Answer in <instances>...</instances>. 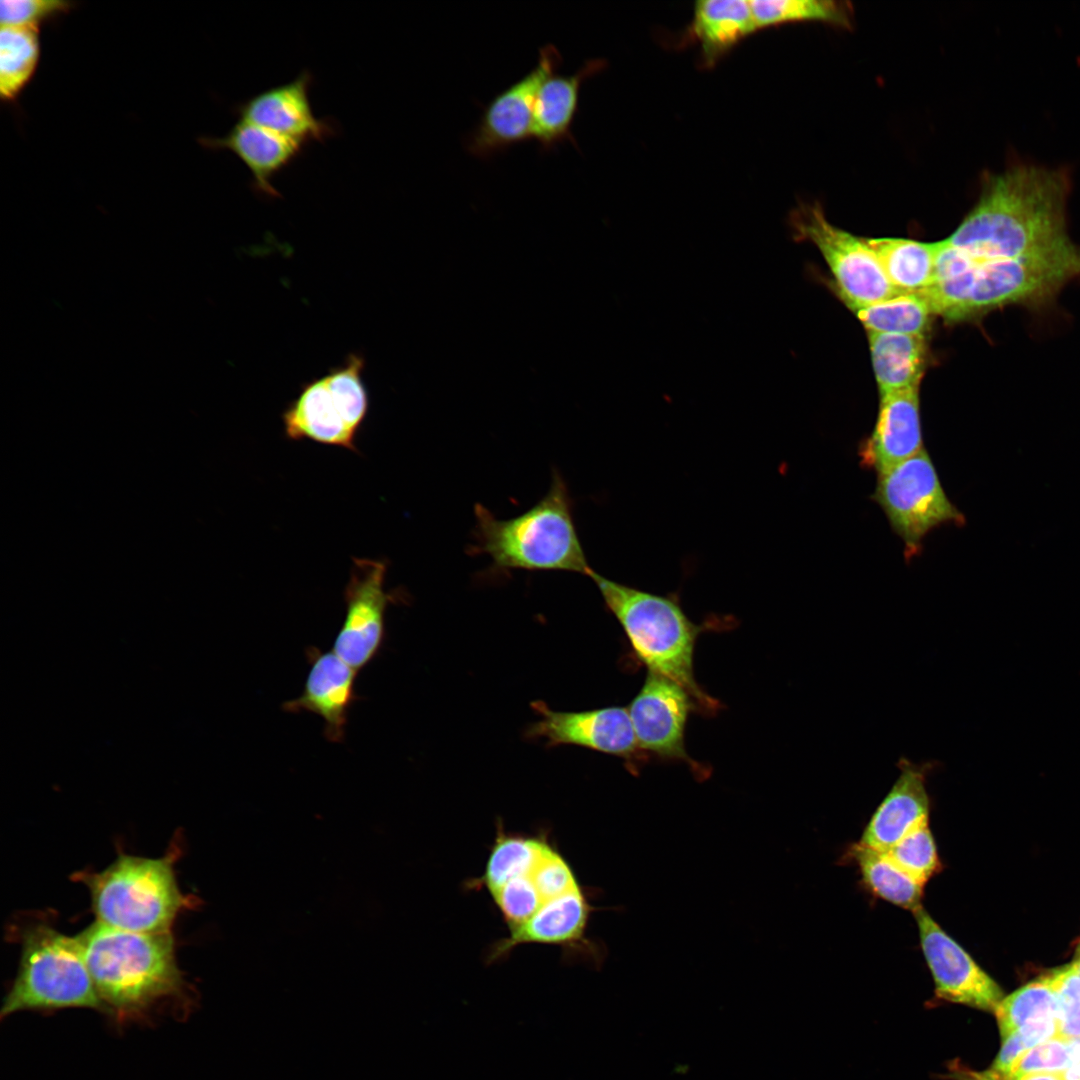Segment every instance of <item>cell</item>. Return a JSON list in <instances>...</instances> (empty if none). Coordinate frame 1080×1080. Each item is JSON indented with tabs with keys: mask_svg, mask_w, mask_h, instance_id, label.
<instances>
[{
	"mask_svg": "<svg viewBox=\"0 0 1080 1080\" xmlns=\"http://www.w3.org/2000/svg\"><path fill=\"white\" fill-rule=\"evenodd\" d=\"M1070 177L1064 169L1016 165L985 177L973 209L945 239L978 260L1017 258L1071 244Z\"/></svg>",
	"mask_w": 1080,
	"mask_h": 1080,
	"instance_id": "1",
	"label": "cell"
},
{
	"mask_svg": "<svg viewBox=\"0 0 1080 1080\" xmlns=\"http://www.w3.org/2000/svg\"><path fill=\"white\" fill-rule=\"evenodd\" d=\"M75 936L105 1014L119 1023L167 1004L192 1006L194 991L178 965L172 931L132 932L95 921Z\"/></svg>",
	"mask_w": 1080,
	"mask_h": 1080,
	"instance_id": "2",
	"label": "cell"
},
{
	"mask_svg": "<svg viewBox=\"0 0 1080 1080\" xmlns=\"http://www.w3.org/2000/svg\"><path fill=\"white\" fill-rule=\"evenodd\" d=\"M1080 274V250L1071 243L1017 258L978 260L938 278L922 294L934 314L949 322L975 319L1008 305L1047 301Z\"/></svg>",
	"mask_w": 1080,
	"mask_h": 1080,
	"instance_id": "3",
	"label": "cell"
},
{
	"mask_svg": "<svg viewBox=\"0 0 1080 1080\" xmlns=\"http://www.w3.org/2000/svg\"><path fill=\"white\" fill-rule=\"evenodd\" d=\"M474 551L501 570L592 572L577 533L573 502L562 475L554 472L547 493L518 516L499 519L474 508Z\"/></svg>",
	"mask_w": 1080,
	"mask_h": 1080,
	"instance_id": "4",
	"label": "cell"
},
{
	"mask_svg": "<svg viewBox=\"0 0 1080 1080\" xmlns=\"http://www.w3.org/2000/svg\"><path fill=\"white\" fill-rule=\"evenodd\" d=\"M630 646L648 671L665 676L688 691L700 712L712 714L719 702L703 691L694 676V650L702 625L692 622L676 594L661 595L619 583L592 570L589 576Z\"/></svg>",
	"mask_w": 1080,
	"mask_h": 1080,
	"instance_id": "5",
	"label": "cell"
},
{
	"mask_svg": "<svg viewBox=\"0 0 1080 1080\" xmlns=\"http://www.w3.org/2000/svg\"><path fill=\"white\" fill-rule=\"evenodd\" d=\"M180 854L177 844L157 858L119 852L104 869L76 872L72 879L88 889L96 921L125 931L171 932L178 916L200 903L178 885Z\"/></svg>",
	"mask_w": 1080,
	"mask_h": 1080,
	"instance_id": "6",
	"label": "cell"
},
{
	"mask_svg": "<svg viewBox=\"0 0 1080 1080\" xmlns=\"http://www.w3.org/2000/svg\"><path fill=\"white\" fill-rule=\"evenodd\" d=\"M20 959L3 999L1 1019L20 1011L90 1008L105 1013L76 936L35 919L17 933Z\"/></svg>",
	"mask_w": 1080,
	"mask_h": 1080,
	"instance_id": "7",
	"label": "cell"
},
{
	"mask_svg": "<svg viewBox=\"0 0 1080 1080\" xmlns=\"http://www.w3.org/2000/svg\"><path fill=\"white\" fill-rule=\"evenodd\" d=\"M877 475L871 499L902 540L906 560L921 552L922 542L932 530L947 524L965 525L964 514L946 495L926 449Z\"/></svg>",
	"mask_w": 1080,
	"mask_h": 1080,
	"instance_id": "8",
	"label": "cell"
},
{
	"mask_svg": "<svg viewBox=\"0 0 1080 1080\" xmlns=\"http://www.w3.org/2000/svg\"><path fill=\"white\" fill-rule=\"evenodd\" d=\"M791 226L796 239L813 243L821 252L841 297L852 310L898 294L866 238L830 223L818 204L795 209Z\"/></svg>",
	"mask_w": 1080,
	"mask_h": 1080,
	"instance_id": "9",
	"label": "cell"
},
{
	"mask_svg": "<svg viewBox=\"0 0 1080 1080\" xmlns=\"http://www.w3.org/2000/svg\"><path fill=\"white\" fill-rule=\"evenodd\" d=\"M387 562L353 558L344 590L345 616L333 651L356 671L379 654L386 634L385 617L397 592L385 590Z\"/></svg>",
	"mask_w": 1080,
	"mask_h": 1080,
	"instance_id": "10",
	"label": "cell"
},
{
	"mask_svg": "<svg viewBox=\"0 0 1080 1080\" xmlns=\"http://www.w3.org/2000/svg\"><path fill=\"white\" fill-rule=\"evenodd\" d=\"M561 64L562 56L553 44L541 47L535 67L484 107L477 125L465 138L466 151L487 159L530 139L538 91Z\"/></svg>",
	"mask_w": 1080,
	"mask_h": 1080,
	"instance_id": "11",
	"label": "cell"
},
{
	"mask_svg": "<svg viewBox=\"0 0 1080 1080\" xmlns=\"http://www.w3.org/2000/svg\"><path fill=\"white\" fill-rule=\"evenodd\" d=\"M627 709L643 753L662 760L683 761L697 773L702 770L685 748L689 714L698 710L686 689L665 676L648 671Z\"/></svg>",
	"mask_w": 1080,
	"mask_h": 1080,
	"instance_id": "12",
	"label": "cell"
},
{
	"mask_svg": "<svg viewBox=\"0 0 1080 1080\" xmlns=\"http://www.w3.org/2000/svg\"><path fill=\"white\" fill-rule=\"evenodd\" d=\"M539 718L526 732L529 738L543 739L548 746L576 745L630 762L632 771L646 758L640 750L627 707L609 706L565 712L533 703Z\"/></svg>",
	"mask_w": 1080,
	"mask_h": 1080,
	"instance_id": "13",
	"label": "cell"
},
{
	"mask_svg": "<svg viewBox=\"0 0 1080 1080\" xmlns=\"http://www.w3.org/2000/svg\"><path fill=\"white\" fill-rule=\"evenodd\" d=\"M913 913L937 998L995 1012L1003 999L999 985L923 907Z\"/></svg>",
	"mask_w": 1080,
	"mask_h": 1080,
	"instance_id": "14",
	"label": "cell"
},
{
	"mask_svg": "<svg viewBox=\"0 0 1080 1080\" xmlns=\"http://www.w3.org/2000/svg\"><path fill=\"white\" fill-rule=\"evenodd\" d=\"M313 76L302 71L293 80L265 89L237 104L238 119L310 144L337 134L335 120L317 117L310 101Z\"/></svg>",
	"mask_w": 1080,
	"mask_h": 1080,
	"instance_id": "15",
	"label": "cell"
},
{
	"mask_svg": "<svg viewBox=\"0 0 1080 1080\" xmlns=\"http://www.w3.org/2000/svg\"><path fill=\"white\" fill-rule=\"evenodd\" d=\"M593 908L582 887L545 902L524 923L509 929V935L498 940L489 950L488 962L504 957L523 944H550L584 951L599 965L601 953L586 937Z\"/></svg>",
	"mask_w": 1080,
	"mask_h": 1080,
	"instance_id": "16",
	"label": "cell"
},
{
	"mask_svg": "<svg viewBox=\"0 0 1080 1080\" xmlns=\"http://www.w3.org/2000/svg\"><path fill=\"white\" fill-rule=\"evenodd\" d=\"M310 669L302 693L286 701L282 709L289 713L309 712L324 721V736L333 743L344 740L348 714L358 699L355 692L357 671L333 650L306 649Z\"/></svg>",
	"mask_w": 1080,
	"mask_h": 1080,
	"instance_id": "17",
	"label": "cell"
},
{
	"mask_svg": "<svg viewBox=\"0 0 1080 1080\" xmlns=\"http://www.w3.org/2000/svg\"><path fill=\"white\" fill-rule=\"evenodd\" d=\"M899 775L868 821L859 843L887 851L910 832L929 822L927 778L935 762H897Z\"/></svg>",
	"mask_w": 1080,
	"mask_h": 1080,
	"instance_id": "18",
	"label": "cell"
},
{
	"mask_svg": "<svg viewBox=\"0 0 1080 1080\" xmlns=\"http://www.w3.org/2000/svg\"><path fill=\"white\" fill-rule=\"evenodd\" d=\"M919 388L881 395L873 430L859 445L858 455L864 468L880 474L925 449Z\"/></svg>",
	"mask_w": 1080,
	"mask_h": 1080,
	"instance_id": "19",
	"label": "cell"
},
{
	"mask_svg": "<svg viewBox=\"0 0 1080 1080\" xmlns=\"http://www.w3.org/2000/svg\"><path fill=\"white\" fill-rule=\"evenodd\" d=\"M202 146L226 150L237 156L251 173L253 190L265 197H279L273 179L294 163L308 143L240 120L221 137H201Z\"/></svg>",
	"mask_w": 1080,
	"mask_h": 1080,
	"instance_id": "20",
	"label": "cell"
},
{
	"mask_svg": "<svg viewBox=\"0 0 1080 1080\" xmlns=\"http://www.w3.org/2000/svg\"><path fill=\"white\" fill-rule=\"evenodd\" d=\"M281 419L285 437L291 441L310 440L358 453V432L348 424L324 376L304 383Z\"/></svg>",
	"mask_w": 1080,
	"mask_h": 1080,
	"instance_id": "21",
	"label": "cell"
},
{
	"mask_svg": "<svg viewBox=\"0 0 1080 1080\" xmlns=\"http://www.w3.org/2000/svg\"><path fill=\"white\" fill-rule=\"evenodd\" d=\"M602 59L588 60L572 75L555 73L541 85L533 111L531 138L541 150L549 152L563 141L576 145L571 126L578 112L582 82L601 71Z\"/></svg>",
	"mask_w": 1080,
	"mask_h": 1080,
	"instance_id": "22",
	"label": "cell"
},
{
	"mask_svg": "<svg viewBox=\"0 0 1080 1080\" xmlns=\"http://www.w3.org/2000/svg\"><path fill=\"white\" fill-rule=\"evenodd\" d=\"M691 29L705 63L713 64L757 26L749 1L702 0L695 3Z\"/></svg>",
	"mask_w": 1080,
	"mask_h": 1080,
	"instance_id": "23",
	"label": "cell"
},
{
	"mask_svg": "<svg viewBox=\"0 0 1080 1080\" xmlns=\"http://www.w3.org/2000/svg\"><path fill=\"white\" fill-rule=\"evenodd\" d=\"M880 395L920 386L927 364L926 336L868 332Z\"/></svg>",
	"mask_w": 1080,
	"mask_h": 1080,
	"instance_id": "24",
	"label": "cell"
},
{
	"mask_svg": "<svg viewBox=\"0 0 1080 1080\" xmlns=\"http://www.w3.org/2000/svg\"><path fill=\"white\" fill-rule=\"evenodd\" d=\"M898 293H922L934 280L937 242L904 238H866Z\"/></svg>",
	"mask_w": 1080,
	"mask_h": 1080,
	"instance_id": "25",
	"label": "cell"
},
{
	"mask_svg": "<svg viewBox=\"0 0 1080 1080\" xmlns=\"http://www.w3.org/2000/svg\"><path fill=\"white\" fill-rule=\"evenodd\" d=\"M550 845L544 835L508 833L498 824L484 872L470 887H485L491 893L513 878L530 874Z\"/></svg>",
	"mask_w": 1080,
	"mask_h": 1080,
	"instance_id": "26",
	"label": "cell"
},
{
	"mask_svg": "<svg viewBox=\"0 0 1080 1080\" xmlns=\"http://www.w3.org/2000/svg\"><path fill=\"white\" fill-rule=\"evenodd\" d=\"M849 856L874 895L912 912L922 907L924 885L906 874L885 852L858 842L849 848Z\"/></svg>",
	"mask_w": 1080,
	"mask_h": 1080,
	"instance_id": "27",
	"label": "cell"
},
{
	"mask_svg": "<svg viewBox=\"0 0 1080 1080\" xmlns=\"http://www.w3.org/2000/svg\"><path fill=\"white\" fill-rule=\"evenodd\" d=\"M854 311L868 332L921 336L934 314L922 293H898Z\"/></svg>",
	"mask_w": 1080,
	"mask_h": 1080,
	"instance_id": "28",
	"label": "cell"
},
{
	"mask_svg": "<svg viewBox=\"0 0 1080 1080\" xmlns=\"http://www.w3.org/2000/svg\"><path fill=\"white\" fill-rule=\"evenodd\" d=\"M39 29L1 27L0 96L13 101L32 79L40 60Z\"/></svg>",
	"mask_w": 1080,
	"mask_h": 1080,
	"instance_id": "29",
	"label": "cell"
},
{
	"mask_svg": "<svg viewBox=\"0 0 1080 1080\" xmlns=\"http://www.w3.org/2000/svg\"><path fill=\"white\" fill-rule=\"evenodd\" d=\"M1059 1003L1047 976L1003 998L995 1010L1002 1039L1038 1020L1058 1018Z\"/></svg>",
	"mask_w": 1080,
	"mask_h": 1080,
	"instance_id": "30",
	"label": "cell"
},
{
	"mask_svg": "<svg viewBox=\"0 0 1080 1080\" xmlns=\"http://www.w3.org/2000/svg\"><path fill=\"white\" fill-rule=\"evenodd\" d=\"M755 24L764 28L797 21H824L848 27L851 8L831 0H751Z\"/></svg>",
	"mask_w": 1080,
	"mask_h": 1080,
	"instance_id": "31",
	"label": "cell"
},
{
	"mask_svg": "<svg viewBox=\"0 0 1080 1080\" xmlns=\"http://www.w3.org/2000/svg\"><path fill=\"white\" fill-rule=\"evenodd\" d=\"M365 360L359 353L349 354L344 362L324 375L326 384L340 405L348 424L359 432L369 411V394L363 371Z\"/></svg>",
	"mask_w": 1080,
	"mask_h": 1080,
	"instance_id": "32",
	"label": "cell"
},
{
	"mask_svg": "<svg viewBox=\"0 0 1080 1080\" xmlns=\"http://www.w3.org/2000/svg\"><path fill=\"white\" fill-rule=\"evenodd\" d=\"M883 852L906 874L924 886L941 866L929 822L922 824Z\"/></svg>",
	"mask_w": 1080,
	"mask_h": 1080,
	"instance_id": "33",
	"label": "cell"
},
{
	"mask_svg": "<svg viewBox=\"0 0 1080 1080\" xmlns=\"http://www.w3.org/2000/svg\"><path fill=\"white\" fill-rule=\"evenodd\" d=\"M1078 1062L1080 1037L1057 1035L1028 1050L1007 1077L1030 1073H1061Z\"/></svg>",
	"mask_w": 1080,
	"mask_h": 1080,
	"instance_id": "34",
	"label": "cell"
},
{
	"mask_svg": "<svg viewBox=\"0 0 1080 1080\" xmlns=\"http://www.w3.org/2000/svg\"><path fill=\"white\" fill-rule=\"evenodd\" d=\"M490 895L509 929L524 923L544 904L530 874L511 879Z\"/></svg>",
	"mask_w": 1080,
	"mask_h": 1080,
	"instance_id": "35",
	"label": "cell"
},
{
	"mask_svg": "<svg viewBox=\"0 0 1080 1080\" xmlns=\"http://www.w3.org/2000/svg\"><path fill=\"white\" fill-rule=\"evenodd\" d=\"M530 877L544 903L581 887L567 860L552 845L541 856Z\"/></svg>",
	"mask_w": 1080,
	"mask_h": 1080,
	"instance_id": "36",
	"label": "cell"
},
{
	"mask_svg": "<svg viewBox=\"0 0 1080 1080\" xmlns=\"http://www.w3.org/2000/svg\"><path fill=\"white\" fill-rule=\"evenodd\" d=\"M72 6L71 2L61 0H2L1 27L39 29L41 24L67 13Z\"/></svg>",
	"mask_w": 1080,
	"mask_h": 1080,
	"instance_id": "37",
	"label": "cell"
},
{
	"mask_svg": "<svg viewBox=\"0 0 1080 1080\" xmlns=\"http://www.w3.org/2000/svg\"><path fill=\"white\" fill-rule=\"evenodd\" d=\"M1059 1035L1080 1037V998L1059 1006Z\"/></svg>",
	"mask_w": 1080,
	"mask_h": 1080,
	"instance_id": "38",
	"label": "cell"
},
{
	"mask_svg": "<svg viewBox=\"0 0 1080 1080\" xmlns=\"http://www.w3.org/2000/svg\"><path fill=\"white\" fill-rule=\"evenodd\" d=\"M986 1073L994 1080H1063L1061 1073H1030L1021 1076H1011L1007 1078H997L991 1075L988 1071Z\"/></svg>",
	"mask_w": 1080,
	"mask_h": 1080,
	"instance_id": "39",
	"label": "cell"
},
{
	"mask_svg": "<svg viewBox=\"0 0 1080 1080\" xmlns=\"http://www.w3.org/2000/svg\"><path fill=\"white\" fill-rule=\"evenodd\" d=\"M1063 1080H1080V1062L1061 1073Z\"/></svg>",
	"mask_w": 1080,
	"mask_h": 1080,
	"instance_id": "40",
	"label": "cell"
},
{
	"mask_svg": "<svg viewBox=\"0 0 1080 1080\" xmlns=\"http://www.w3.org/2000/svg\"><path fill=\"white\" fill-rule=\"evenodd\" d=\"M963 1080H994L986 1072H965Z\"/></svg>",
	"mask_w": 1080,
	"mask_h": 1080,
	"instance_id": "41",
	"label": "cell"
},
{
	"mask_svg": "<svg viewBox=\"0 0 1080 1080\" xmlns=\"http://www.w3.org/2000/svg\"><path fill=\"white\" fill-rule=\"evenodd\" d=\"M1073 964H1074V966H1075L1076 970L1078 971V973H1079V975H1080V957H1079V959H1077V961H1075V962H1074Z\"/></svg>",
	"mask_w": 1080,
	"mask_h": 1080,
	"instance_id": "42",
	"label": "cell"
}]
</instances>
